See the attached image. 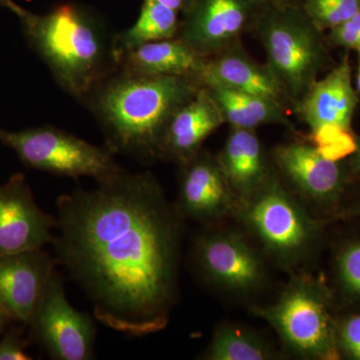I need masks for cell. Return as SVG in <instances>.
I'll list each match as a JSON object with an SVG mask.
<instances>
[{
	"mask_svg": "<svg viewBox=\"0 0 360 360\" xmlns=\"http://www.w3.org/2000/svg\"><path fill=\"white\" fill-rule=\"evenodd\" d=\"M97 184L56 200V259L97 321L130 336L158 333L176 295L182 217L150 172L124 169Z\"/></svg>",
	"mask_w": 360,
	"mask_h": 360,
	"instance_id": "1",
	"label": "cell"
},
{
	"mask_svg": "<svg viewBox=\"0 0 360 360\" xmlns=\"http://www.w3.org/2000/svg\"><path fill=\"white\" fill-rule=\"evenodd\" d=\"M155 1L162 4V6L174 9V11L179 13L186 9L189 0H155Z\"/></svg>",
	"mask_w": 360,
	"mask_h": 360,
	"instance_id": "29",
	"label": "cell"
},
{
	"mask_svg": "<svg viewBox=\"0 0 360 360\" xmlns=\"http://www.w3.org/2000/svg\"><path fill=\"white\" fill-rule=\"evenodd\" d=\"M338 347L350 359L360 360V314L352 315L338 330Z\"/></svg>",
	"mask_w": 360,
	"mask_h": 360,
	"instance_id": "26",
	"label": "cell"
},
{
	"mask_svg": "<svg viewBox=\"0 0 360 360\" xmlns=\"http://www.w3.org/2000/svg\"><path fill=\"white\" fill-rule=\"evenodd\" d=\"M201 86L194 77L134 75L117 70L82 103L96 117L106 148L115 155L153 160L158 158L170 118Z\"/></svg>",
	"mask_w": 360,
	"mask_h": 360,
	"instance_id": "2",
	"label": "cell"
},
{
	"mask_svg": "<svg viewBox=\"0 0 360 360\" xmlns=\"http://www.w3.org/2000/svg\"><path fill=\"white\" fill-rule=\"evenodd\" d=\"M359 103L347 52L328 75L310 86L295 108L310 134L328 127L352 131Z\"/></svg>",
	"mask_w": 360,
	"mask_h": 360,
	"instance_id": "12",
	"label": "cell"
},
{
	"mask_svg": "<svg viewBox=\"0 0 360 360\" xmlns=\"http://www.w3.org/2000/svg\"><path fill=\"white\" fill-rule=\"evenodd\" d=\"M338 272L345 290L360 298V243H352L340 253Z\"/></svg>",
	"mask_w": 360,
	"mask_h": 360,
	"instance_id": "24",
	"label": "cell"
},
{
	"mask_svg": "<svg viewBox=\"0 0 360 360\" xmlns=\"http://www.w3.org/2000/svg\"><path fill=\"white\" fill-rule=\"evenodd\" d=\"M326 288L311 277H297L277 302L255 309L286 345L309 359H338V330L329 312Z\"/></svg>",
	"mask_w": 360,
	"mask_h": 360,
	"instance_id": "5",
	"label": "cell"
},
{
	"mask_svg": "<svg viewBox=\"0 0 360 360\" xmlns=\"http://www.w3.org/2000/svg\"><path fill=\"white\" fill-rule=\"evenodd\" d=\"M205 58L179 37L148 42L123 52L118 70L141 75H179L198 80Z\"/></svg>",
	"mask_w": 360,
	"mask_h": 360,
	"instance_id": "18",
	"label": "cell"
},
{
	"mask_svg": "<svg viewBox=\"0 0 360 360\" xmlns=\"http://www.w3.org/2000/svg\"><path fill=\"white\" fill-rule=\"evenodd\" d=\"M0 6L6 7V8L13 11V13H15L18 16H20V14L23 13V11H25L22 7L18 6L13 0H0Z\"/></svg>",
	"mask_w": 360,
	"mask_h": 360,
	"instance_id": "30",
	"label": "cell"
},
{
	"mask_svg": "<svg viewBox=\"0 0 360 360\" xmlns=\"http://www.w3.org/2000/svg\"><path fill=\"white\" fill-rule=\"evenodd\" d=\"M258 39L285 96L295 104L302 99L328 61L322 30L302 7L266 4L255 25Z\"/></svg>",
	"mask_w": 360,
	"mask_h": 360,
	"instance_id": "4",
	"label": "cell"
},
{
	"mask_svg": "<svg viewBox=\"0 0 360 360\" xmlns=\"http://www.w3.org/2000/svg\"><path fill=\"white\" fill-rule=\"evenodd\" d=\"M27 324L33 338L52 359H94L96 338L94 317L70 304L58 270L51 274Z\"/></svg>",
	"mask_w": 360,
	"mask_h": 360,
	"instance_id": "8",
	"label": "cell"
},
{
	"mask_svg": "<svg viewBox=\"0 0 360 360\" xmlns=\"http://www.w3.org/2000/svg\"><path fill=\"white\" fill-rule=\"evenodd\" d=\"M355 214L360 215V207L359 208V210H355Z\"/></svg>",
	"mask_w": 360,
	"mask_h": 360,
	"instance_id": "34",
	"label": "cell"
},
{
	"mask_svg": "<svg viewBox=\"0 0 360 360\" xmlns=\"http://www.w3.org/2000/svg\"><path fill=\"white\" fill-rule=\"evenodd\" d=\"M239 202L241 219L281 262L302 257L319 233V224L272 176Z\"/></svg>",
	"mask_w": 360,
	"mask_h": 360,
	"instance_id": "7",
	"label": "cell"
},
{
	"mask_svg": "<svg viewBox=\"0 0 360 360\" xmlns=\"http://www.w3.org/2000/svg\"><path fill=\"white\" fill-rule=\"evenodd\" d=\"M328 41L347 51L360 52V11L342 25L329 30Z\"/></svg>",
	"mask_w": 360,
	"mask_h": 360,
	"instance_id": "25",
	"label": "cell"
},
{
	"mask_svg": "<svg viewBox=\"0 0 360 360\" xmlns=\"http://www.w3.org/2000/svg\"><path fill=\"white\" fill-rule=\"evenodd\" d=\"M281 174L309 200L331 205L340 200L347 182V172L340 161L329 160L314 146L305 142L283 144L274 150Z\"/></svg>",
	"mask_w": 360,
	"mask_h": 360,
	"instance_id": "13",
	"label": "cell"
},
{
	"mask_svg": "<svg viewBox=\"0 0 360 360\" xmlns=\"http://www.w3.org/2000/svg\"><path fill=\"white\" fill-rule=\"evenodd\" d=\"M26 343L20 333L11 331L0 340V360H30V355L25 352Z\"/></svg>",
	"mask_w": 360,
	"mask_h": 360,
	"instance_id": "27",
	"label": "cell"
},
{
	"mask_svg": "<svg viewBox=\"0 0 360 360\" xmlns=\"http://www.w3.org/2000/svg\"><path fill=\"white\" fill-rule=\"evenodd\" d=\"M8 319H11V316L7 314V312L6 310H4V307L0 305V331L4 329V326H6V323Z\"/></svg>",
	"mask_w": 360,
	"mask_h": 360,
	"instance_id": "32",
	"label": "cell"
},
{
	"mask_svg": "<svg viewBox=\"0 0 360 360\" xmlns=\"http://www.w3.org/2000/svg\"><path fill=\"white\" fill-rule=\"evenodd\" d=\"M349 167L355 174L360 176V136L356 139V148L350 155Z\"/></svg>",
	"mask_w": 360,
	"mask_h": 360,
	"instance_id": "28",
	"label": "cell"
},
{
	"mask_svg": "<svg viewBox=\"0 0 360 360\" xmlns=\"http://www.w3.org/2000/svg\"><path fill=\"white\" fill-rule=\"evenodd\" d=\"M265 4L264 0H189L177 37L202 58H210L238 42Z\"/></svg>",
	"mask_w": 360,
	"mask_h": 360,
	"instance_id": "9",
	"label": "cell"
},
{
	"mask_svg": "<svg viewBox=\"0 0 360 360\" xmlns=\"http://www.w3.org/2000/svg\"><path fill=\"white\" fill-rule=\"evenodd\" d=\"M355 90L357 96L360 98V52H357V68L356 75H355Z\"/></svg>",
	"mask_w": 360,
	"mask_h": 360,
	"instance_id": "31",
	"label": "cell"
},
{
	"mask_svg": "<svg viewBox=\"0 0 360 360\" xmlns=\"http://www.w3.org/2000/svg\"><path fill=\"white\" fill-rule=\"evenodd\" d=\"M217 160L232 193L239 198L257 191L270 176L255 129H232Z\"/></svg>",
	"mask_w": 360,
	"mask_h": 360,
	"instance_id": "19",
	"label": "cell"
},
{
	"mask_svg": "<svg viewBox=\"0 0 360 360\" xmlns=\"http://www.w3.org/2000/svg\"><path fill=\"white\" fill-rule=\"evenodd\" d=\"M56 270V259L39 250L0 257V305L27 324Z\"/></svg>",
	"mask_w": 360,
	"mask_h": 360,
	"instance_id": "14",
	"label": "cell"
},
{
	"mask_svg": "<svg viewBox=\"0 0 360 360\" xmlns=\"http://www.w3.org/2000/svg\"><path fill=\"white\" fill-rule=\"evenodd\" d=\"M0 142L13 149L26 167L59 176H89L101 182L124 170L106 146H94L51 125L20 131L0 127Z\"/></svg>",
	"mask_w": 360,
	"mask_h": 360,
	"instance_id": "6",
	"label": "cell"
},
{
	"mask_svg": "<svg viewBox=\"0 0 360 360\" xmlns=\"http://www.w3.org/2000/svg\"><path fill=\"white\" fill-rule=\"evenodd\" d=\"M302 9L319 30H330L360 11V0H304Z\"/></svg>",
	"mask_w": 360,
	"mask_h": 360,
	"instance_id": "23",
	"label": "cell"
},
{
	"mask_svg": "<svg viewBox=\"0 0 360 360\" xmlns=\"http://www.w3.org/2000/svg\"><path fill=\"white\" fill-rule=\"evenodd\" d=\"M179 25L177 11L155 0H143L141 13L134 25L115 34L113 44L116 59L123 52L139 45L176 37Z\"/></svg>",
	"mask_w": 360,
	"mask_h": 360,
	"instance_id": "21",
	"label": "cell"
},
{
	"mask_svg": "<svg viewBox=\"0 0 360 360\" xmlns=\"http://www.w3.org/2000/svg\"><path fill=\"white\" fill-rule=\"evenodd\" d=\"M225 123L219 106L206 87L175 111L163 132L158 158L182 165L201 151L208 136Z\"/></svg>",
	"mask_w": 360,
	"mask_h": 360,
	"instance_id": "16",
	"label": "cell"
},
{
	"mask_svg": "<svg viewBox=\"0 0 360 360\" xmlns=\"http://www.w3.org/2000/svg\"><path fill=\"white\" fill-rule=\"evenodd\" d=\"M18 18L28 44L56 84L80 103L118 70L115 34L94 11L61 4L39 15L25 9Z\"/></svg>",
	"mask_w": 360,
	"mask_h": 360,
	"instance_id": "3",
	"label": "cell"
},
{
	"mask_svg": "<svg viewBox=\"0 0 360 360\" xmlns=\"http://www.w3.org/2000/svg\"><path fill=\"white\" fill-rule=\"evenodd\" d=\"M194 259L206 281L226 290H252L264 276L259 258L245 239L236 234H201L195 243Z\"/></svg>",
	"mask_w": 360,
	"mask_h": 360,
	"instance_id": "11",
	"label": "cell"
},
{
	"mask_svg": "<svg viewBox=\"0 0 360 360\" xmlns=\"http://www.w3.org/2000/svg\"><path fill=\"white\" fill-rule=\"evenodd\" d=\"M233 205V193L217 158L200 153L180 165L177 210L182 217L207 221Z\"/></svg>",
	"mask_w": 360,
	"mask_h": 360,
	"instance_id": "15",
	"label": "cell"
},
{
	"mask_svg": "<svg viewBox=\"0 0 360 360\" xmlns=\"http://www.w3.org/2000/svg\"><path fill=\"white\" fill-rule=\"evenodd\" d=\"M264 1L270 4H292L295 0H264Z\"/></svg>",
	"mask_w": 360,
	"mask_h": 360,
	"instance_id": "33",
	"label": "cell"
},
{
	"mask_svg": "<svg viewBox=\"0 0 360 360\" xmlns=\"http://www.w3.org/2000/svg\"><path fill=\"white\" fill-rule=\"evenodd\" d=\"M205 87L219 106L224 122L232 129H255L266 124L292 127L281 101L217 85Z\"/></svg>",
	"mask_w": 360,
	"mask_h": 360,
	"instance_id": "20",
	"label": "cell"
},
{
	"mask_svg": "<svg viewBox=\"0 0 360 360\" xmlns=\"http://www.w3.org/2000/svg\"><path fill=\"white\" fill-rule=\"evenodd\" d=\"M58 217L35 202L25 175H11L0 186V257L52 245Z\"/></svg>",
	"mask_w": 360,
	"mask_h": 360,
	"instance_id": "10",
	"label": "cell"
},
{
	"mask_svg": "<svg viewBox=\"0 0 360 360\" xmlns=\"http://www.w3.org/2000/svg\"><path fill=\"white\" fill-rule=\"evenodd\" d=\"M198 82L202 86L217 85L281 103L288 98L269 66L255 61L239 41L206 58Z\"/></svg>",
	"mask_w": 360,
	"mask_h": 360,
	"instance_id": "17",
	"label": "cell"
},
{
	"mask_svg": "<svg viewBox=\"0 0 360 360\" xmlns=\"http://www.w3.org/2000/svg\"><path fill=\"white\" fill-rule=\"evenodd\" d=\"M205 359L264 360L271 359V352L255 333L238 326H221L215 331Z\"/></svg>",
	"mask_w": 360,
	"mask_h": 360,
	"instance_id": "22",
	"label": "cell"
}]
</instances>
